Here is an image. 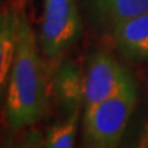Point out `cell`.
<instances>
[{
	"label": "cell",
	"mask_w": 148,
	"mask_h": 148,
	"mask_svg": "<svg viewBox=\"0 0 148 148\" xmlns=\"http://www.w3.org/2000/svg\"><path fill=\"white\" fill-rule=\"evenodd\" d=\"M45 108V82L37 53L36 36L25 16L19 18L18 45L5 99V115L12 129L36 123Z\"/></svg>",
	"instance_id": "cell-1"
},
{
	"label": "cell",
	"mask_w": 148,
	"mask_h": 148,
	"mask_svg": "<svg viewBox=\"0 0 148 148\" xmlns=\"http://www.w3.org/2000/svg\"><path fill=\"white\" fill-rule=\"evenodd\" d=\"M143 143H145L144 145H148V129H147V132L144 133V138H143Z\"/></svg>",
	"instance_id": "cell-10"
},
{
	"label": "cell",
	"mask_w": 148,
	"mask_h": 148,
	"mask_svg": "<svg viewBox=\"0 0 148 148\" xmlns=\"http://www.w3.org/2000/svg\"><path fill=\"white\" fill-rule=\"evenodd\" d=\"M18 26L19 16L11 12L3 11L0 18V84L1 90L8 82L12 62L15 58L18 45Z\"/></svg>",
	"instance_id": "cell-6"
},
{
	"label": "cell",
	"mask_w": 148,
	"mask_h": 148,
	"mask_svg": "<svg viewBox=\"0 0 148 148\" xmlns=\"http://www.w3.org/2000/svg\"><path fill=\"white\" fill-rule=\"evenodd\" d=\"M92 3L96 14L111 26L148 12V0H92Z\"/></svg>",
	"instance_id": "cell-8"
},
{
	"label": "cell",
	"mask_w": 148,
	"mask_h": 148,
	"mask_svg": "<svg viewBox=\"0 0 148 148\" xmlns=\"http://www.w3.org/2000/svg\"><path fill=\"white\" fill-rule=\"evenodd\" d=\"M81 34V21L74 0H44L40 42L48 58H58Z\"/></svg>",
	"instance_id": "cell-3"
},
{
	"label": "cell",
	"mask_w": 148,
	"mask_h": 148,
	"mask_svg": "<svg viewBox=\"0 0 148 148\" xmlns=\"http://www.w3.org/2000/svg\"><path fill=\"white\" fill-rule=\"evenodd\" d=\"M77 123H78V110H74L66 121L58 123L48 132L45 145L51 148L73 147L77 133Z\"/></svg>",
	"instance_id": "cell-9"
},
{
	"label": "cell",
	"mask_w": 148,
	"mask_h": 148,
	"mask_svg": "<svg viewBox=\"0 0 148 148\" xmlns=\"http://www.w3.org/2000/svg\"><path fill=\"white\" fill-rule=\"evenodd\" d=\"M137 92L130 78L118 93L85 108L84 127L86 143L92 147H116L136 106Z\"/></svg>",
	"instance_id": "cell-2"
},
{
	"label": "cell",
	"mask_w": 148,
	"mask_h": 148,
	"mask_svg": "<svg viewBox=\"0 0 148 148\" xmlns=\"http://www.w3.org/2000/svg\"><path fill=\"white\" fill-rule=\"evenodd\" d=\"M112 34L121 52L133 60H148V12L112 26Z\"/></svg>",
	"instance_id": "cell-5"
},
{
	"label": "cell",
	"mask_w": 148,
	"mask_h": 148,
	"mask_svg": "<svg viewBox=\"0 0 148 148\" xmlns=\"http://www.w3.org/2000/svg\"><path fill=\"white\" fill-rule=\"evenodd\" d=\"M56 93L60 103L70 111L84 103V75L71 63L62 66L56 75Z\"/></svg>",
	"instance_id": "cell-7"
},
{
	"label": "cell",
	"mask_w": 148,
	"mask_h": 148,
	"mask_svg": "<svg viewBox=\"0 0 148 148\" xmlns=\"http://www.w3.org/2000/svg\"><path fill=\"white\" fill-rule=\"evenodd\" d=\"M130 75L106 52L93 55L84 74V106H95L118 93Z\"/></svg>",
	"instance_id": "cell-4"
}]
</instances>
